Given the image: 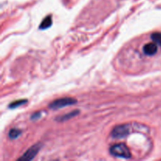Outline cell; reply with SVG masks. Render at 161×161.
I'll use <instances>...</instances> for the list:
<instances>
[{"instance_id": "obj_1", "label": "cell", "mask_w": 161, "mask_h": 161, "mask_svg": "<svg viewBox=\"0 0 161 161\" xmlns=\"http://www.w3.org/2000/svg\"><path fill=\"white\" fill-rule=\"evenodd\" d=\"M109 152L113 156L116 157H119V158L130 159L131 157V153L130 152V149L124 143L113 145L110 148Z\"/></svg>"}, {"instance_id": "obj_2", "label": "cell", "mask_w": 161, "mask_h": 161, "mask_svg": "<svg viewBox=\"0 0 161 161\" xmlns=\"http://www.w3.org/2000/svg\"><path fill=\"white\" fill-rule=\"evenodd\" d=\"M131 130V126L130 124H122L118 125L113 128L112 130L111 135L114 138H126Z\"/></svg>"}, {"instance_id": "obj_3", "label": "cell", "mask_w": 161, "mask_h": 161, "mask_svg": "<svg viewBox=\"0 0 161 161\" xmlns=\"http://www.w3.org/2000/svg\"><path fill=\"white\" fill-rule=\"evenodd\" d=\"M77 101L72 97H63V98L57 99L50 104L49 107L51 109H58V108H64V107L72 105L75 104Z\"/></svg>"}, {"instance_id": "obj_4", "label": "cell", "mask_w": 161, "mask_h": 161, "mask_svg": "<svg viewBox=\"0 0 161 161\" xmlns=\"http://www.w3.org/2000/svg\"><path fill=\"white\" fill-rule=\"evenodd\" d=\"M41 148V144H36L34 146H32L31 147H30L26 152L24 153V155L21 157L19 158L20 160H31L32 159H34V157H36V154L39 153V151L40 150Z\"/></svg>"}, {"instance_id": "obj_5", "label": "cell", "mask_w": 161, "mask_h": 161, "mask_svg": "<svg viewBox=\"0 0 161 161\" xmlns=\"http://www.w3.org/2000/svg\"><path fill=\"white\" fill-rule=\"evenodd\" d=\"M157 43L155 42H149V43L146 44L143 48V51H144L145 54L148 55V56H153V55L156 54L157 52Z\"/></svg>"}, {"instance_id": "obj_6", "label": "cell", "mask_w": 161, "mask_h": 161, "mask_svg": "<svg viewBox=\"0 0 161 161\" xmlns=\"http://www.w3.org/2000/svg\"><path fill=\"white\" fill-rule=\"evenodd\" d=\"M52 25V17L51 16H47L45 19L42 21V23L39 25V29L44 30L50 28Z\"/></svg>"}, {"instance_id": "obj_7", "label": "cell", "mask_w": 161, "mask_h": 161, "mask_svg": "<svg viewBox=\"0 0 161 161\" xmlns=\"http://www.w3.org/2000/svg\"><path fill=\"white\" fill-rule=\"evenodd\" d=\"M79 113H80V112H79V110H75V111L71 112L70 113H68V114L64 115V116H60L59 118H58V121H64V120H67V119H71V118L74 117V116H76V115H78Z\"/></svg>"}, {"instance_id": "obj_8", "label": "cell", "mask_w": 161, "mask_h": 161, "mask_svg": "<svg viewBox=\"0 0 161 161\" xmlns=\"http://www.w3.org/2000/svg\"><path fill=\"white\" fill-rule=\"evenodd\" d=\"M151 39L155 43L161 47V32H154L151 35Z\"/></svg>"}, {"instance_id": "obj_9", "label": "cell", "mask_w": 161, "mask_h": 161, "mask_svg": "<svg viewBox=\"0 0 161 161\" xmlns=\"http://www.w3.org/2000/svg\"><path fill=\"white\" fill-rule=\"evenodd\" d=\"M20 134H21V131L18 130V129H11L10 131L9 132V137L11 139H16V138H17L20 136Z\"/></svg>"}, {"instance_id": "obj_10", "label": "cell", "mask_w": 161, "mask_h": 161, "mask_svg": "<svg viewBox=\"0 0 161 161\" xmlns=\"http://www.w3.org/2000/svg\"><path fill=\"white\" fill-rule=\"evenodd\" d=\"M25 103H27V100H25V99H21V100H17V101H16V102L10 103V105H9V108H17V107L20 106V105H24Z\"/></svg>"}]
</instances>
